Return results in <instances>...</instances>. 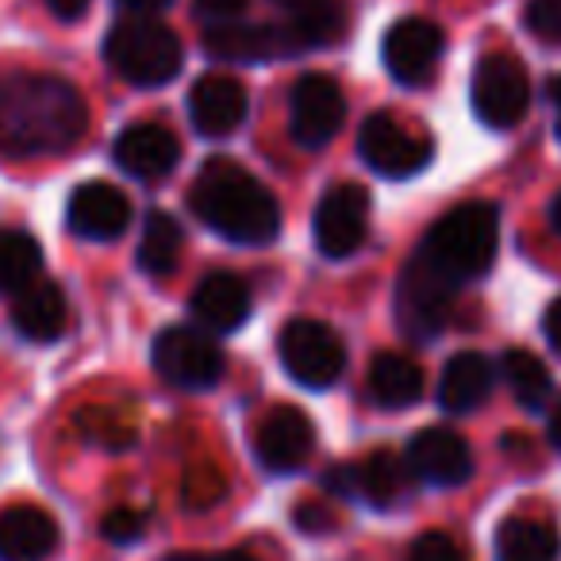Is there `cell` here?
<instances>
[{"label":"cell","instance_id":"obj_15","mask_svg":"<svg viewBox=\"0 0 561 561\" xmlns=\"http://www.w3.org/2000/svg\"><path fill=\"white\" fill-rule=\"evenodd\" d=\"M66 219H70L78 239L112 242L131 224V201H127L124 188L108 185V181H85V185L73 188Z\"/></svg>","mask_w":561,"mask_h":561},{"label":"cell","instance_id":"obj_37","mask_svg":"<svg viewBox=\"0 0 561 561\" xmlns=\"http://www.w3.org/2000/svg\"><path fill=\"white\" fill-rule=\"evenodd\" d=\"M165 561H254L250 553H239V550H224V553H173Z\"/></svg>","mask_w":561,"mask_h":561},{"label":"cell","instance_id":"obj_36","mask_svg":"<svg viewBox=\"0 0 561 561\" xmlns=\"http://www.w3.org/2000/svg\"><path fill=\"white\" fill-rule=\"evenodd\" d=\"M47 4H50V12H55L58 20H81L93 0H47Z\"/></svg>","mask_w":561,"mask_h":561},{"label":"cell","instance_id":"obj_28","mask_svg":"<svg viewBox=\"0 0 561 561\" xmlns=\"http://www.w3.org/2000/svg\"><path fill=\"white\" fill-rule=\"evenodd\" d=\"M500 369H504L507 389H512V397L519 400L523 408L538 412V408L550 400V389H553L550 369H546L530 351H507L504 362H500Z\"/></svg>","mask_w":561,"mask_h":561},{"label":"cell","instance_id":"obj_7","mask_svg":"<svg viewBox=\"0 0 561 561\" xmlns=\"http://www.w3.org/2000/svg\"><path fill=\"white\" fill-rule=\"evenodd\" d=\"M473 112L484 127L507 131L530 108V78L519 58L512 55H484L473 70Z\"/></svg>","mask_w":561,"mask_h":561},{"label":"cell","instance_id":"obj_31","mask_svg":"<svg viewBox=\"0 0 561 561\" xmlns=\"http://www.w3.org/2000/svg\"><path fill=\"white\" fill-rule=\"evenodd\" d=\"M181 496H185L193 507H208L211 500L224 496V481H219L216 469L196 466V469H188V473H185V484H181Z\"/></svg>","mask_w":561,"mask_h":561},{"label":"cell","instance_id":"obj_35","mask_svg":"<svg viewBox=\"0 0 561 561\" xmlns=\"http://www.w3.org/2000/svg\"><path fill=\"white\" fill-rule=\"evenodd\" d=\"M297 527H305V530H328L331 527V512H323L320 504L297 507Z\"/></svg>","mask_w":561,"mask_h":561},{"label":"cell","instance_id":"obj_18","mask_svg":"<svg viewBox=\"0 0 561 561\" xmlns=\"http://www.w3.org/2000/svg\"><path fill=\"white\" fill-rule=\"evenodd\" d=\"M188 312L208 335H231L250 320V289L234 273H208L193 289Z\"/></svg>","mask_w":561,"mask_h":561},{"label":"cell","instance_id":"obj_11","mask_svg":"<svg viewBox=\"0 0 561 561\" xmlns=\"http://www.w3.org/2000/svg\"><path fill=\"white\" fill-rule=\"evenodd\" d=\"M346 119V96L328 73H305L289 96V131L305 150L328 147Z\"/></svg>","mask_w":561,"mask_h":561},{"label":"cell","instance_id":"obj_6","mask_svg":"<svg viewBox=\"0 0 561 561\" xmlns=\"http://www.w3.org/2000/svg\"><path fill=\"white\" fill-rule=\"evenodd\" d=\"M277 354L285 374L305 389H328L343 377L346 346L328 323L320 320H289L277 335Z\"/></svg>","mask_w":561,"mask_h":561},{"label":"cell","instance_id":"obj_12","mask_svg":"<svg viewBox=\"0 0 561 561\" xmlns=\"http://www.w3.org/2000/svg\"><path fill=\"white\" fill-rule=\"evenodd\" d=\"M204 47L208 55L224 58V62H273V58H289L300 55L305 39L289 24H239V20H227L204 32Z\"/></svg>","mask_w":561,"mask_h":561},{"label":"cell","instance_id":"obj_17","mask_svg":"<svg viewBox=\"0 0 561 561\" xmlns=\"http://www.w3.org/2000/svg\"><path fill=\"white\" fill-rule=\"evenodd\" d=\"M247 112H250L247 89H242V81L227 78V73H208L188 93L193 127L201 135H208V139H227L231 131H239Z\"/></svg>","mask_w":561,"mask_h":561},{"label":"cell","instance_id":"obj_29","mask_svg":"<svg viewBox=\"0 0 561 561\" xmlns=\"http://www.w3.org/2000/svg\"><path fill=\"white\" fill-rule=\"evenodd\" d=\"M523 24L535 39L561 47V0H530L523 12Z\"/></svg>","mask_w":561,"mask_h":561},{"label":"cell","instance_id":"obj_24","mask_svg":"<svg viewBox=\"0 0 561 561\" xmlns=\"http://www.w3.org/2000/svg\"><path fill=\"white\" fill-rule=\"evenodd\" d=\"M369 397L381 408H408L423 397V369L408 354L385 351L369 366Z\"/></svg>","mask_w":561,"mask_h":561},{"label":"cell","instance_id":"obj_30","mask_svg":"<svg viewBox=\"0 0 561 561\" xmlns=\"http://www.w3.org/2000/svg\"><path fill=\"white\" fill-rule=\"evenodd\" d=\"M408 561H466V553H461V546L446 530H427V535H420L412 542Z\"/></svg>","mask_w":561,"mask_h":561},{"label":"cell","instance_id":"obj_5","mask_svg":"<svg viewBox=\"0 0 561 561\" xmlns=\"http://www.w3.org/2000/svg\"><path fill=\"white\" fill-rule=\"evenodd\" d=\"M454 293H458V285H454L450 277H443L423 254H415L397 280L400 331H404L408 339H415V343L435 339L438 331L446 328V320H450Z\"/></svg>","mask_w":561,"mask_h":561},{"label":"cell","instance_id":"obj_14","mask_svg":"<svg viewBox=\"0 0 561 561\" xmlns=\"http://www.w3.org/2000/svg\"><path fill=\"white\" fill-rule=\"evenodd\" d=\"M316 446V427L300 408L280 404L273 412H265V420L257 423L254 435V454L270 473H297Z\"/></svg>","mask_w":561,"mask_h":561},{"label":"cell","instance_id":"obj_10","mask_svg":"<svg viewBox=\"0 0 561 561\" xmlns=\"http://www.w3.org/2000/svg\"><path fill=\"white\" fill-rule=\"evenodd\" d=\"M316 247L323 257H351L362 250L369 234V188L343 181L323 193L320 208H316Z\"/></svg>","mask_w":561,"mask_h":561},{"label":"cell","instance_id":"obj_8","mask_svg":"<svg viewBox=\"0 0 561 561\" xmlns=\"http://www.w3.org/2000/svg\"><path fill=\"white\" fill-rule=\"evenodd\" d=\"M358 150L381 178H412L431 162L435 142H431V135L415 131L412 124H404L392 112H374L362 124Z\"/></svg>","mask_w":561,"mask_h":561},{"label":"cell","instance_id":"obj_16","mask_svg":"<svg viewBox=\"0 0 561 561\" xmlns=\"http://www.w3.org/2000/svg\"><path fill=\"white\" fill-rule=\"evenodd\" d=\"M408 466L423 484L435 489H458L473 477V454L461 435L446 427H427L408 446Z\"/></svg>","mask_w":561,"mask_h":561},{"label":"cell","instance_id":"obj_25","mask_svg":"<svg viewBox=\"0 0 561 561\" xmlns=\"http://www.w3.org/2000/svg\"><path fill=\"white\" fill-rule=\"evenodd\" d=\"M412 477L415 473L408 461H400L389 450H377L358 466V496L374 507H397L412 489Z\"/></svg>","mask_w":561,"mask_h":561},{"label":"cell","instance_id":"obj_34","mask_svg":"<svg viewBox=\"0 0 561 561\" xmlns=\"http://www.w3.org/2000/svg\"><path fill=\"white\" fill-rule=\"evenodd\" d=\"M542 335H546V343H550L553 351L561 354V297L553 300L550 308H546V316H542Z\"/></svg>","mask_w":561,"mask_h":561},{"label":"cell","instance_id":"obj_38","mask_svg":"<svg viewBox=\"0 0 561 561\" xmlns=\"http://www.w3.org/2000/svg\"><path fill=\"white\" fill-rule=\"evenodd\" d=\"M127 12H139V16H150V12H158V9H165L170 0H119Z\"/></svg>","mask_w":561,"mask_h":561},{"label":"cell","instance_id":"obj_32","mask_svg":"<svg viewBox=\"0 0 561 561\" xmlns=\"http://www.w3.org/2000/svg\"><path fill=\"white\" fill-rule=\"evenodd\" d=\"M101 530H104V538H108V542H119V546L139 542V535H142V515L131 512V507H116V512L104 515V527Z\"/></svg>","mask_w":561,"mask_h":561},{"label":"cell","instance_id":"obj_20","mask_svg":"<svg viewBox=\"0 0 561 561\" xmlns=\"http://www.w3.org/2000/svg\"><path fill=\"white\" fill-rule=\"evenodd\" d=\"M112 154H116V165H124L131 178L158 181L178 165L181 142H178V135L162 124H131L116 139Z\"/></svg>","mask_w":561,"mask_h":561},{"label":"cell","instance_id":"obj_3","mask_svg":"<svg viewBox=\"0 0 561 561\" xmlns=\"http://www.w3.org/2000/svg\"><path fill=\"white\" fill-rule=\"evenodd\" d=\"M500 242V211L492 204H458L454 211H446L423 239L420 254L435 265L443 277H450L454 285L489 273L492 257H496Z\"/></svg>","mask_w":561,"mask_h":561},{"label":"cell","instance_id":"obj_26","mask_svg":"<svg viewBox=\"0 0 561 561\" xmlns=\"http://www.w3.org/2000/svg\"><path fill=\"white\" fill-rule=\"evenodd\" d=\"M181 224L170 216V211H150L147 227H142V242H139V265L150 273V277H165L173 273L181 257Z\"/></svg>","mask_w":561,"mask_h":561},{"label":"cell","instance_id":"obj_1","mask_svg":"<svg viewBox=\"0 0 561 561\" xmlns=\"http://www.w3.org/2000/svg\"><path fill=\"white\" fill-rule=\"evenodd\" d=\"M89 108L55 73H0V154H62L85 135Z\"/></svg>","mask_w":561,"mask_h":561},{"label":"cell","instance_id":"obj_41","mask_svg":"<svg viewBox=\"0 0 561 561\" xmlns=\"http://www.w3.org/2000/svg\"><path fill=\"white\" fill-rule=\"evenodd\" d=\"M550 443L561 450V400L553 404V412H550Z\"/></svg>","mask_w":561,"mask_h":561},{"label":"cell","instance_id":"obj_19","mask_svg":"<svg viewBox=\"0 0 561 561\" xmlns=\"http://www.w3.org/2000/svg\"><path fill=\"white\" fill-rule=\"evenodd\" d=\"M58 523L47 507L12 504L0 512V561H47L58 550Z\"/></svg>","mask_w":561,"mask_h":561},{"label":"cell","instance_id":"obj_4","mask_svg":"<svg viewBox=\"0 0 561 561\" xmlns=\"http://www.w3.org/2000/svg\"><path fill=\"white\" fill-rule=\"evenodd\" d=\"M104 58L124 81L150 89L178 78L185 50L178 35L154 20H119L104 39Z\"/></svg>","mask_w":561,"mask_h":561},{"label":"cell","instance_id":"obj_27","mask_svg":"<svg viewBox=\"0 0 561 561\" xmlns=\"http://www.w3.org/2000/svg\"><path fill=\"white\" fill-rule=\"evenodd\" d=\"M43 270V250L27 231H0V293H24Z\"/></svg>","mask_w":561,"mask_h":561},{"label":"cell","instance_id":"obj_13","mask_svg":"<svg viewBox=\"0 0 561 561\" xmlns=\"http://www.w3.org/2000/svg\"><path fill=\"white\" fill-rule=\"evenodd\" d=\"M443 47H446L443 32H438L431 20H423V16L397 20L381 43L385 70H389L400 85H427L438 70Z\"/></svg>","mask_w":561,"mask_h":561},{"label":"cell","instance_id":"obj_2","mask_svg":"<svg viewBox=\"0 0 561 561\" xmlns=\"http://www.w3.org/2000/svg\"><path fill=\"white\" fill-rule=\"evenodd\" d=\"M188 201L211 231L242 247H265L280 231L277 196L231 158H208L196 173Z\"/></svg>","mask_w":561,"mask_h":561},{"label":"cell","instance_id":"obj_9","mask_svg":"<svg viewBox=\"0 0 561 561\" xmlns=\"http://www.w3.org/2000/svg\"><path fill=\"white\" fill-rule=\"evenodd\" d=\"M154 369L178 389H211L224 377L227 358L208 331L165 328L154 339Z\"/></svg>","mask_w":561,"mask_h":561},{"label":"cell","instance_id":"obj_33","mask_svg":"<svg viewBox=\"0 0 561 561\" xmlns=\"http://www.w3.org/2000/svg\"><path fill=\"white\" fill-rule=\"evenodd\" d=\"M196 4V16L211 20V24H227V20H239L242 9H247V0H193Z\"/></svg>","mask_w":561,"mask_h":561},{"label":"cell","instance_id":"obj_40","mask_svg":"<svg viewBox=\"0 0 561 561\" xmlns=\"http://www.w3.org/2000/svg\"><path fill=\"white\" fill-rule=\"evenodd\" d=\"M550 104H553V124H558V135H561V73L550 81Z\"/></svg>","mask_w":561,"mask_h":561},{"label":"cell","instance_id":"obj_22","mask_svg":"<svg viewBox=\"0 0 561 561\" xmlns=\"http://www.w3.org/2000/svg\"><path fill=\"white\" fill-rule=\"evenodd\" d=\"M492 385H496L492 362L477 351H461L446 362L443 381H438V404L450 415H469L492 397Z\"/></svg>","mask_w":561,"mask_h":561},{"label":"cell","instance_id":"obj_23","mask_svg":"<svg viewBox=\"0 0 561 561\" xmlns=\"http://www.w3.org/2000/svg\"><path fill=\"white\" fill-rule=\"evenodd\" d=\"M561 538L553 523L535 515H512L496 530V561H558Z\"/></svg>","mask_w":561,"mask_h":561},{"label":"cell","instance_id":"obj_39","mask_svg":"<svg viewBox=\"0 0 561 561\" xmlns=\"http://www.w3.org/2000/svg\"><path fill=\"white\" fill-rule=\"evenodd\" d=\"M273 4H280V9L289 12H308V9H320V4H328V0H273Z\"/></svg>","mask_w":561,"mask_h":561},{"label":"cell","instance_id":"obj_21","mask_svg":"<svg viewBox=\"0 0 561 561\" xmlns=\"http://www.w3.org/2000/svg\"><path fill=\"white\" fill-rule=\"evenodd\" d=\"M12 323L32 343H55L70 328V300L55 280H32L24 293H16Z\"/></svg>","mask_w":561,"mask_h":561},{"label":"cell","instance_id":"obj_42","mask_svg":"<svg viewBox=\"0 0 561 561\" xmlns=\"http://www.w3.org/2000/svg\"><path fill=\"white\" fill-rule=\"evenodd\" d=\"M550 227H553V231L561 234V193L553 196V204H550Z\"/></svg>","mask_w":561,"mask_h":561}]
</instances>
